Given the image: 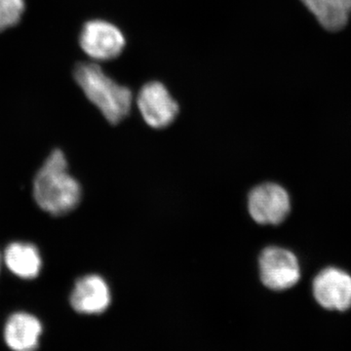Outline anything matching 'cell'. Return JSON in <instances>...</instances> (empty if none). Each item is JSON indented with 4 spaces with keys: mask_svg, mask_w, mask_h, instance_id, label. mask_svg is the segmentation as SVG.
<instances>
[{
    "mask_svg": "<svg viewBox=\"0 0 351 351\" xmlns=\"http://www.w3.org/2000/svg\"><path fill=\"white\" fill-rule=\"evenodd\" d=\"M261 280L265 287L284 291L294 287L301 278V267L297 256L288 249L269 246L258 258Z\"/></svg>",
    "mask_w": 351,
    "mask_h": 351,
    "instance_id": "obj_3",
    "label": "cell"
},
{
    "mask_svg": "<svg viewBox=\"0 0 351 351\" xmlns=\"http://www.w3.org/2000/svg\"><path fill=\"white\" fill-rule=\"evenodd\" d=\"M137 105L147 125L162 129L171 125L179 113V105L162 83H147L138 95Z\"/></svg>",
    "mask_w": 351,
    "mask_h": 351,
    "instance_id": "obj_6",
    "label": "cell"
},
{
    "mask_svg": "<svg viewBox=\"0 0 351 351\" xmlns=\"http://www.w3.org/2000/svg\"><path fill=\"white\" fill-rule=\"evenodd\" d=\"M313 13L323 29L341 31L348 25L351 13V0H301Z\"/></svg>",
    "mask_w": 351,
    "mask_h": 351,
    "instance_id": "obj_10",
    "label": "cell"
},
{
    "mask_svg": "<svg viewBox=\"0 0 351 351\" xmlns=\"http://www.w3.org/2000/svg\"><path fill=\"white\" fill-rule=\"evenodd\" d=\"M290 210V195L280 184L265 182L249 193V214L260 225H279L287 218Z\"/></svg>",
    "mask_w": 351,
    "mask_h": 351,
    "instance_id": "obj_4",
    "label": "cell"
},
{
    "mask_svg": "<svg viewBox=\"0 0 351 351\" xmlns=\"http://www.w3.org/2000/svg\"><path fill=\"white\" fill-rule=\"evenodd\" d=\"M43 332L38 318L25 313H14L4 327V339L13 351H36Z\"/></svg>",
    "mask_w": 351,
    "mask_h": 351,
    "instance_id": "obj_9",
    "label": "cell"
},
{
    "mask_svg": "<svg viewBox=\"0 0 351 351\" xmlns=\"http://www.w3.org/2000/svg\"><path fill=\"white\" fill-rule=\"evenodd\" d=\"M5 263L16 276L24 279L36 278L41 269V258L34 245L15 242L5 251Z\"/></svg>",
    "mask_w": 351,
    "mask_h": 351,
    "instance_id": "obj_11",
    "label": "cell"
},
{
    "mask_svg": "<svg viewBox=\"0 0 351 351\" xmlns=\"http://www.w3.org/2000/svg\"><path fill=\"white\" fill-rule=\"evenodd\" d=\"M110 301L112 295L108 283L96 274L78 279L71 295V306L83 314L103 313L110 306Z\"/></svg>",
    "mask_w": 351,
    "mask_h": 351,
    "instance_id": "obj_8",
    "label": "cell"
},
{
    "mask_svg": "<svg viewBox=\"0 0 351 351\" xmlns=\"http://www.w3.org/2000/svg\"><path fill=\"white\" fill-rule=\"evenodd\" d=\"M24 10V0H0V32L17 25Z\"/></svg>",
    "mask_w": 351,
    "mask_h": 351,
    "instance_id": "obj_12",
    "label": "cell"
},
{
    "mask_svg": "<svg viewBox=\"0 0 351 351\" xmlns=\"http://www.w3.org/2000/svg\"><path fill=\"white\" fill-rule=\"evenodd\" d=\"M313 292L325 309L348 311L351 307V276L338 267H326L314 277Z\"/></svg>",
    "mask_w": 351,
    "mask_h": 351,
    "instance_id": "obj_7",
    "label": "cell"
},
{
    "mask_svg": "<svg viewBox=\"0 0 351 351\" xmlns=\"http://www.w3.org/2000/svg\"><path fill=\"white\" fill-rule=\"evenodd\" d=\"M82 50L97 61L119 57L125 47V36L117 25L103 20L87 22L80 38Z\"/></svg>",
    "mask_w": 351,
    "mask_h": 351,
    "instance_id": "obj_5",
    "label": "cell"
},
{
    "mask_svg": "<svg viewBox=\"0 0 351 351\" xmlns=\"http://www.w3.org/2000/svg\"><path fill=\"white\" fill-rule=\"evenodd\" d=\"M34 198L41 209L53 216L73 211L82 199L80 184L68 172L63 152L50 154L34 180Z\"/></svg>",
    "mask_w": 351,
    "mask_h": 351,
    "instance_id": "obj_1",
    "label": "cell"
},
{
    "mask_svg": "<svg viewBox=\"0 0 351 351\" xmlns=\"http://www.w3.org/2000/svg\"><path fill=\"white\" fill-rule=\"evenodd\" d=\"M75 78L88 100L94 104L110 123L125 119L132 107V92L106 75L99 64H78Z\"/></svg>",
    "mask_w": 351,
    "mask_h": 351,
    "instance_id": "obj_2",
    "label": "cell"
}]
</instances>
